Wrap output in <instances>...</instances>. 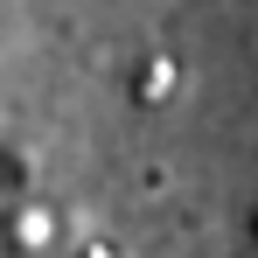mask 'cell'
Here are the masks:
<instances>
[{
  "label": "cell",
  "mask_w": 258,
  "mask_h": 258,
  "mask_svg": "<svg viewBox=\"0 0 258 258\" xmlns=\"http://www.w3.org/2000/svg\"><path fill=\"white\" fill-rule=\"evenodd\" d=\"M84 258H112V244H91V251H84Z\"/></svg>",
  "instance_id": "3957f363"
},
{
  "label": "cell",
  "mask_w": 258,
  "mask_h": 258,
  "mask_svg": "<svg viewBox=\"0 0 258 258\" xmlns=\"http://www.w3.org/2000/svg\"><path fill=\"white\" fill-rule=\"evenodd\" d=\"M42 237H56V216L49 210H21L14 216V244H42Z\"/></svg>",
  "instance_id": "6da1fadb"
},
{
  "label": "cell",
  "mask_w": 258,
  "mask_h": 258,
  "mask_svg": "<svg viewBox=\"0 0 258 258\" xmlns=\"http://www.w3.org/2000/svg\"><path fill=\"white\" fill-rule=\"evenodd\" d=\"M168 91H174V70H168V63H147V70H140V98H147V105L168 98Z\"/></svg>",
  "instance_id": "7a4b0ae2"
}]
</instances>
